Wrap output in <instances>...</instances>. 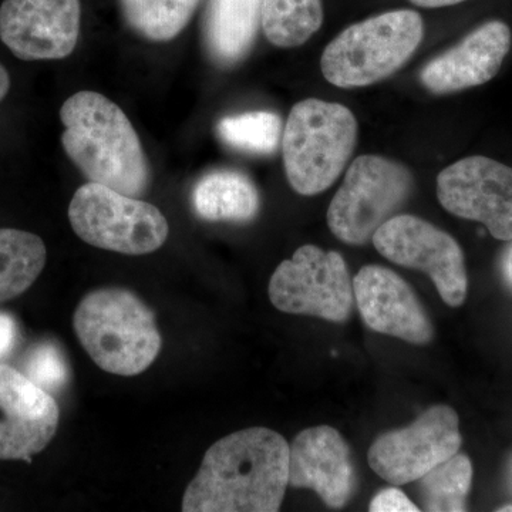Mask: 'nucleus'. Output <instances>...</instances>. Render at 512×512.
Masks as SVG:
<instances>
[{
  "instance_id": "obj_6",
  "label": "nucleus",
  "mask_w": 512,
  "mask_h": 512,
  "mask_svg": "<svg viewBox=\"0 0 512 512\" xmlns=\"http://www.w3.org/2000/svg\"><path fill=\"white\" fill-rule=\"evenodd\" d=\"M69 220L87 244L124 255L151 254L163 247L170 232L154 205L92 181L74 194Z\"/></svg>"
},
{
  "instance_id": "obj_13",
  "label": "nucleus",
  "mask_w": 512,
  "mask_h": 512,
  "mask_svg": "<svg viewBox=\"0 0 512 512\" xmlns=\"http://www.w3.org/2000/svg\"><path fill=\"white\" fill-rule=\"evenodd\" d=\"M59 426L52 394L22 372L0 365V460H26L45 450Z\"/></svg>"
},
{
  "instance_id": "obj_18",
  "label": "nucleus",
  "mask_w": 512,
  "mask_h": 512,
  "mask_svg": "<svg viewBox=\"0 0 512 512\" xmlns=\"http://www.w3.org/2000/svg\"><path fill=\"white\" fill-rule=\"evenodd\" d=\"M191 201L195 214L210 222H248L261 207L255 184L231 170L204 175L192 190Z\"/></svg>"
},
{
  "instance_id": "obj_7",
  "label": "nucleus",
  "mask_w": 512,
  "mask_h": 512,
  "mask_svg": "<svg viewBox=\"0 0 512 512\" xmlns=\"http://www.w3.org/2000/svg\"><path fill=\"white\" fill-rule=\"evenodd\" d=\"M412 188V174L404 165L380 156L357 157L330 202V231L345 244H367L394 217Z\"/></svg>"
},
{
  "instance_id": "obj_20",
  "label": "nucleus",
  "mask_w": 512,
  "mask_h": 512,
  "mask_svg": "<svg viewBox=\"0 0 512 512\" xmlns=\"http://www.w3.org/2000/svg\"><path fill=\"white\" fill-rule=\"evenodd\" d=\"M322 23V0H262V30L272 45L301 46Z\"/></svg>"
},
{
  "instance_id": "obj_19",
  "label": "nucleus",
  "mask_w": 512,
  "mask_h": 512,
  "mask_svg": "<svg viewBox=\"0 0 512 512\" xmlns=\"http://www.w3.org/2000/svg\"><path fill=\"white\" fill-rule=\"evenodd\" d=\"M45 265L42 238L20 229H0V302L22 295L42 274Z\"/></svg>"
},
{
  "instance_id": "obj_12",
  "label": "nucleus",
  "mask_w": 512,
  "mask_h": 512,
  "mask_svg": "<svg viewBox=\"0 0 512 512\" xmlns=\"http://www.w3.org/2000/svg\"><path fill=\"white\" fill-rule=\"evenodd\" d=\"M80 0H3L0 39L22 60H60L76 49Z\"/></svg>"
},
{
  "instance_id": "obj_9",
  "label": "nucleus",
  "mask_w": 512,
  "mask_h": 512,
  "mask_svg": "<svg viewBox=\"0 0 512 512\" xmlns=\"http://www.w3.org/2000/svg\"><path fill=\"white\" fill-rule=\"evenodd\" d=\"M377 251L393 264L430 276L441 299L451 308L467 298L464 252L456 239L414 215H394L372 238Z\"/></svg>"
},
{
  "instance_id": "obj_24",
  "label": "nucleus",
  "mask_w": 512,
  "mask_h": 512,
  "mask_svg": "<svg viewBox=\"0 0 512 512\" xmlns=\"http://www.w3.org/2000/svg\"><path fill=\"white\" fill-rule=\"evenodd\" d=\"M22 373L40 389L52 394L66 386L69 366L62 350L55 343L42 342L29 350Z\"/></svg>"
},
{
  "instance_id": "obj_21",
  "label": "nucleus",
  "mask_w": 512,
  "mask_h": 512,
  "mask_svg": "<svg viewBox=\"0 0 512 512\" xmlns=\"http://www.w3.org/2000/svg\"><path fill=\"white\" fill-rule=\"evenodd\" d=\"M130 28L151 42H168L190 22L200 0H120Z\"/></svg>"
},
{
  "instance_id": "obj_28",
  "label": "nucleus",
  "mask_w": 512,
  "mask_h": 512,
  "mask_svg": "<svg viewBox=\"0 0 512 512\" xmlns=\"http://www.w3.org/2000/svg\"><path fill=\"white\" fill-rule=\"evenodd\" d=\"M416 6L420 8L434 9V8H446V6L458 5V3L466 2V0H410Z\"/></svg>"
},
{
  "instance_id": "obj_5",
  "label": "nucleus",
  "mask_w": 512,
  "mask_h": 512,
  "mask_svg": "<svg viewBox=\"0 0 512 512\" xmlns=\"http://www.w3.org/2000/svg\"><path fill=\"white\" fill-rule=\"evenodd\" d=\"M423 36V19L414 10L382 13L335 37L323 52L320 69L333 86H370L397 72L416 52Z\"/></svg>"
},
{
  "instance_id": "obj_25",
  "label": "nucleus",
  "mask_w": 512,
  "mask_h": 512,
  "mask_svg": "<svg viewBox=\"0 0 512 512\" xmlns=\"http://www.w3.org/2000/svg\"><path fill=\"white\" fill-rule=\"evenodd\" d=\"M372 512H419L420 508L399 488H384L370 503Z\"/></svg>"
},
{
  "instance_id": "obj_15",
  "label": "nucleus",
  "mask_w": 512,
  "mask_h": 512,
  "mask_svg": "<svg viewBox=\"0 0 512 512\" xmlns=\"http://www.w3.org/2000/svg\"><path fill=\"white\" fill-rule=\"evenodd\" d=\"M289 485L311 488L332 508L348 504L356 487L350 448L330 426L301 431L289 446Z\"/></svg>"
},
{
  "instance_id": "obj_22",
  "label": "nucleus",
  "mask_w": 512,
  "mask_h": 512,
  "mask_svg": "<svg viewBox=\"0 0 512 512\" xmlns=\"http://www.w3.org/2000/svg\"><path fill=\"white\" fill-rule=\"evenodd\" d=\"M424 510L467 511V497L473 483V464L466 454H454L420 478Z\"/></svg>"
},
{
  "instance_id": "obj_8",
  "label": "nucleus",
  "mask_w": 512,
  "mask_h": 512,
  "mask_svg": "<svg viewBox=\"0 0 512 512\" xmlns=\"http://www.w3.org/2000/svg\"><path fill=\"white\" fill-rule=\"evenodd\" d=\"M269 299L281 312L343 323L350 318L355 293L342 255L303 245L276 268Z\"/></svg>"
},
{
  "instance_id": "obj_29",
  "label": "nucleus",
  "mask_w": 512,
  "mask_h": 512,
  "mask_svg": "<svg viewBox=\"0 0 512 512\" xmlns=\"http://www.w3.org/2000/svg\"><path fill=\"white\" fill-rule=\"evenodd\" d=\"M10 89V77L8 70L0 64V101L8 96Z\"/></svg>"
},
{
  "instance_id": "obj_14",
  "label": "nucleus",
  "mask_w": 512,
  "mask_h": 512,
  "mask_svg": "<svg viewBox=\"0 0 512 512\" xmlns=\"http://www.w3.org/2000/svg\"><path fill=\"white\" fill-rule=\"evenodd\" d=\"M353 293L367 326L413 345L433 339L431 320L406 281L379 265L363 266L353 279Z\"/></svg>"
},
{
  "instance_id": "obj_31",
  "label": "nucleus",
  "mask_w": 512,
  "mask_h": 512,
  "mask_svg": "<svg viewBox=\"0 0 512 512\" xmlns=\"http://www.w3.org/2000/svg\"><path fill=\"white\" fill-rule=\"evenodd\" d=\"M510 478H511V484H512V456L510 460Z\"/></svg>"
},
{
  "instance_id": "obj_27",
  "label": "nucleus",
  "mask_w": 512,
  "mask_h": 512,
  "mask_svg": "<svg viewBox=\"0 0 512 512\" xmlns=\"http://www.w3.org/2000/svg\"><path fill=\"white\" fill-rule=\"evenodd\" d=\"M501 274H503L505 284L512 289V242L510 247L505 249L503 259H501Z\"/></svg>"
},
{
  "instance_id": "obj_1",
  "label": "nucleus",
  "mask_w": 512,
  "mask_h": 512,
  "mask_svg": "<svg viewBox=\"0 0 512 512\" xmlns=\"http://www.w3.org/2000/svg\"><path fill=\"white\" fill-rule=\"evenodd\" d=\"M289 485V444L252 427L210 447L184 494V512H276Z\"/></svg>"
},
{
  "instance_id": "obj_17",
  "label": "nucleus",
  "mask_w": 512,
  "mask_h": 512,
  "mask_svg": "<svg viewBox=\"0 0 512 512\" xmlns=\"http://www.w3.org/2000/svg\"><path fill=\"white\" fill-rule=\"evenodd\" d=\"M262 0H210L205 45L215 62L229 66L247 55L261 22Z\"/></svg>"
},
{
  "instance_id": "obj_10",
  "label": "nucleus",
  "mask_w": 512,
  "mask_h": 512,
  "mask_svg": "<svg viewBox=\"0 0 512 512\" xmlns=\"http://www.w3.org/2000/svg\"><path fill=\"white\" fill-rule=\"evenodd\" d=\"M463 437L451 407H430L404 429L384 433L370 447L367 460L377 476L402 485L419 481L460 450Z\"/></svg>"
},
{
  "instance_id": "obj_23",
  "label": "nucleus",
  "mask_w": 512,
  "mask_h": 512,
  "mask_svg": "<svg viewBox=\"0 0 512 512\" xmlns=\"http://www.w3.org/2000/svg\"><path fill=\"white\" fill-rule=\"evenodd\" d=\"M218 136L228 146L254 154L274 153L281 141V119L271 111H249L225 117L218 123Z\"/></svg>"
},
{
  "instance_id": "obj_11",
  "label": "nucleus",
  "mask_w": 512,
  "mask_h": 512,
  "mask_svg": "<svg viewBox=\"0 0 512 512\" xmlns=\"http://www.w3.org/2000/svg\"><path fill=\"white\" fill-rule=\"evenodd\" d=\"M444 210L485 225L495 239H512V168L473 156L448 165L437 177Z\"/></svg>"
},
{
  "instance_id": "obj_16",
  "label": "nucleus",
  "mask_w": 512,
  "mask_h": 512,
  "mask_svg": "<svg viewBox=\"0 0 512 512\" xmlns=\"http://www.w3.org/2000/svg\"><path fill=\"white\" fill-rule=\"evenodd\" d=\"M511 30L491 20L464 37L457 46L431 60L421 70L423 86L431 93L448 94L483 86L500 72L510 52Z\"/></svg>"
},
{
  "instance_id": "obj_26",
  "label": "nucleus",
  "mask_w": 512,
  "mask_h": 512,
  "mask_svg": "<svg viewBox=\"0 0 512 512\" xmlns=\"http://www.w3.org/2000/svg\"><path fill=\"white\" fill-rule=\"evenodd\" d=\"M19 339L18 323L8 313H0V360L6 359L16 348Z\"/></svg>"
},
{
  "instance_id": "obj_2",
  "label": "nucleus",
  "mask_w": 512,
  "mask_h": 512,
  "mask_svg": "<svg viewBox=\"0 0 512 512\" xmlns=\"http://www.w3.org/2000/svg\"><path fill=\"white\" fill-rule=\"evenodd\" d=\"M60 120L64 151L84 177L130 197L146 192V154L136 128L116 103L100 93L79 92L64 101Z\"/></svg>"
},
{
  "instance_id": "obj_4",
  "label": "nucleus",
  "mask_w": 512,
  "mask_h": 512,
  "mask_svg": "<svg viewBox=\"0 0 512 512\" xmlns=\"http://www.w3.org/2000/svg\"><path fill=\"white\" fill-rule=\"evenodd\" d=\"M355 114L338 103L318 99L292 107L282 137L286 178L298 194L328 190L345 170L356 147Z\"/></svg>"
},
{
  "instance_id": "obj_30",
  "label": "nucleus",
  "mask_w": 512,
  "mask_h": 512,
  "mask_svg": "<svg viewBox=\"0 0 512 512\" xmlns=\"http://www.w3.org/2000/svg\"><path fill=\"white\" fill-rule=\"evenodd\" d=\"M498 512H512V505H504V507L498 508Z\"/></svg>"
},
{
  "instance_id": "obj_3",
  "label": "nucleus",
  "mask_w": 512,
  "mask_h": 512,
  "mask_svg": "<svg viewBox=\"0 0 512 512\" xmlns=\"http://www.w3.org/2000/svg\"><path fill=\"white\" fill-rule=\"evenodd\" d=\"M73 323L94 363L113 375H140L161 350L156 316L126 289L89 293L77 306Z\"/></svg>"
}]
</instances>
